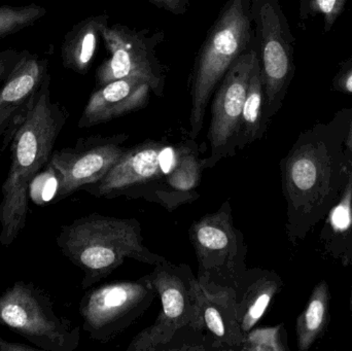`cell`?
Wrapping results in <instances>:
<instances>
[{"label": "cell", "mask_w": 352, "mask_h": 351, "mask_svg": "<svg viewBox=\"0 0 352 351\" xmlns=\"http://www.w3.org/2000/svg\"><path fill=\"white\" fill-rule=\"evenodd\" d=\"M45 14L47 10L43 6L34 3L22 6H0V38L32 26Z\"/></svg>", "instance_id": "cell-23"}, {"label": "cell", "mask_w": 352, "mask_h": 351, "mask_svg": "<svg viewBox=\"0 0 352 351\" xmlns=\"http://www.w3.org/2000/svg\"><path fill=\"white\" fill-rule=\"evenodd\" d=\"M333 87L338 92L352 95V59L347 61L339 70L333 80Z\"/></svg>", "instance_id": "cell-28"}, {"label": "cell", "mask_w": 352, "mask_h": 351, "mask_svg": "<svg viewBox=\"0 0 352 351\" xmlns=\"http://www.w3.org/2000/svg\"><path fill=\"white\" fill-rule=\"evenodd\" d=\"M256 57L254 38L250 49L236 60L213 93L207 133L209 156L202 159L204 170L214 168L223 159L231 158L238 152L242 111Z\"/></svg>", "instance_id": "cell-10"}, {"label": "cell", "mask_w": 352, "mask_h": 351, "mask_svg": "<svg viewBox=\"0 0 352 351\" xmlns=\"http://www.w3.org/2000/svg\"><path fill=\"white\" fill-rule=\"evenodd\" d=\"M128 139L126 133L92 135L80 138L72 148L54 150L50 164L59 175V189L53 203L103 179L125 152Z\"/></svg>", "instance_id": "cell-13"}, {"label": "cell", "mask_w": 352, "mask_h": 351, "mask_svg": "<svg viewBox=\"0 0 352 351\" xmlns=\"http://www.w3.org/2000/svg\"><path fill=\"white\" fill-rule=\"evenodd\" d=\"M344 150L346 156L349 157V159H352V117L351 122H349L346 136H345Z\"/></svg>", "instance_id": "cell-31"}, {"label": "cell", "mask_w": 352, "mask_h": 351, "mask_svg": "<svg viewBox=\"0 0 352 351\" xmlns=\"http://www.w3.org/2000/svg\"><path fill=\"white\" fill-rule=\"evenodd\" d=\"M58 189L59 175L49 162L31 181L29 185V197L36 205L53 203Z\"/></svg>", "instance_id": "cell-25"}, {"label": "cell", "mask_w": 352, "mask_h": 351, "mask_svg": "<svg viewBox=\"0 0 352 351\" xmlns=\"http://www.w3.org/2000/svg\"><path fill=\"white\" fill-rule=\"evenodd\" d=\"M49 73L47 58L24 49L20 61L0 88V138L14 113L39 90Z\"/></svg>", "instance_id": "cell-18"}, {"label": "cell", "mask_w": 352, "mask_h": 351, "mask_svg": "<svg viewBox=\"0 0 352 351\" xmlns=\"http://www.w3.org/2000/svg\"><path fill=\"white\" fill-rule=\"evenodd\" d=\"M182 141L148 139L125 150L103 179L82 188L96 198L129 197L140 188L164 177L175 166Z\"/></svg>", "instance_id": "cell-12"}, {"label": "cell", "mask_w": 352, "mask_h": 351, "mask_svg": "<svg viewBox=\"0 0 352 351\" xmlns=\"http://www.w3.org/2000/svg\"><path fill=\"white\" fill-rule=\"evenodd\" d=\"M324 220L320 233V251L343 267H349L352 264V159L342 193Z\"/></svg>", "instance_id": "cell-19"}, {"label": "cell", "mask_w": 352, "mask_h": 351, "mask_svg": "<svg viewBox=\"0 0 352 351\" xmlns=\"http://www.w3.org/2000/svg\"><path fill=\"white\" fill-rule=\"evenodd\" d=\"M142 231L136 218L94 212L62 226L56 242L62 255L82 270V288L87 290L111 275L126 260L151 266L166 260L144 245Z\"/></svg>", "instance_id": "cell-3"}, {"label": "cell", "mask_w": 352, "mask_h": 351, "mask_svg": "<svg viewBox=\"0 0 352 351\" xmlns=\"http://www.w3.org/2000/svg\"><path fill=\"white\" fill-rule=\"evenodd\" d=\"M351 117L352 109H343L330 123L302 132L281 160L285 234L294 247L324 220L342 193L349 162L344 139Z\"/></svg>", "instance_id": "cell-1"}, {"label": "cell", "mask_w": 352, "mask_h": 351, "mask_svg": "<svg viewBox=\"0 0 352 351\" xmlns=\"http://www.w3.org/2000/svg\"><path fill=\"white\" fill-rule=\"evenodd\" d=\"M202 159L195 139L182 140L175 166L164 177L129 196L130 199H144L159 204L168 212L199 199L198 189L202 179Z\"/></svg>", "instance_id": "cell-14"}, {"label": "cell", "mask_w": 352, "mask_h": 351, "mask_svg": "<svg viewBox=\"0 0 352 351\" xmlns=\"http://www.w3.org/2000/svg\"><path fill=\"white\" fill-rule=\"evenodd\" d=\"M157 296L148 274L136 280L109 282L92 288L78 306L82 329L91 339L107 343L138 321Z\"/></svg>", "instance_id": "cell-9"}, {"label": "cell", "mask_w": 352, "mask_h": 351, "mask_svg": "<svg viewBox=\"0 0 352 351\" xmlns=\"http://www.w3.org/2000/svg\"><path fill=\"white\" fill-rule=\"evenodd\" d=\"M269 121L283 106L295 76V37L279 0H250Z\"/></svg>", "instance_id": "cell-8"}, {"label": "cell", "mask_w": 352, "mask_h": 351, "mask_svg": "<svg viewBox=\"0 0 352 351\" xmlns=\"http://www.w3.org/2000/svg\"><path fill=\"white\" fill-rule=\"evenodd\" d=\"M148 1L154 4L157 8H162V10L176 14V16L184 14L190 5L188 0H148Z\"/></svg>", "instance_id": "cell-29"}, {"label": "cell", "mask_w": 352, "mask_h": 351, "mask_svg": "<svg viewBox=\"0 0 352 351\" xmlns=\"http://www.w3.org/2000/svg\"><path fill=\"white\" fill-rule=\"evenodd\" d=\"M188 238L196 253L199 284L234 290L248 269V245L234 224L229 200L217 212L195 220L188 229Z\"/></svg>", "instance_id": "cell-7"}, {"label": "cell", "mask_w": 352, "mask_h": 351, "mask_svg": "<svg viewBox=\"0 0 352 351\" xmlns=\"http://www.w3.org/2000/svg\"><path fill=\"white\" fill-rule=\"evenodd\" d=\"M254 38L250 0H227L195 62L188 137L196 139L202 131L213 93L236 60L250 49Z\"/></svg>", "instance_id": "cell-4"}, {"label": "cell", "mask_w": 352, "mask_h": 351, "mask_svg": "<svg viewBox=\"0 0 352 351\" xmlns=\"http://www.w3.org/2000/svg\"><path fill=\"white\" fill-rule=\"evenodd\" d=\"M148 275L160 298V313L154 324L131 340L127 350L170 351L182 338L199 332L195 328L198 280L190 266L167 259Z\"/></svg>", "instance_id": "cell-5"}, {"label": "cell", "mask_w": 352, "mask_h": 351, "mask_svg": "<svg viewBox=\"0 0 352 351\" xmlns=\"http://www.w3.org/2000/svg\"><path fill=\"white\" fill-rule=\"evenodd\" d=\"M39 350L35 346H27V344L14 343L8 342L0 337V351H36Z\"/></svg>", "instance_id": "cell-30"}, {"label": "cell", "mask_w": 352, "mask_h": 351, "mask_svg": "<svg viewBox=\"0 0 352 351\" xmlns=\"http://www.w3.org/2000/svg\"><path fill=\"white\" fill-rule=\"evenodd\" d=\"M285 325L254 327L244 335L241 351H289Z\"/></svg>", "instance_id": "cell-24"}, {"label": "cell", "mask_w": 352, "mask_h": 351, "mask_svg": "<svg viewBox=\"0 0 352 351\" xmlns=\"http://www.w3.org/2000/svg\"><path fill=\"white\" fill-rule=\"evenodd\" d=\"M51 74L43 80L38 99L10 144V165L1 188L0 243L10 247L26 227L29 185L50 162L69 113L51 99Z\"/></svg>", "instance_id": "cell-2"}, {"label": "cell", "mask_w": 352, "mask_h": 351, "mask_svg": "<svg viewBox=\"0 0 352 351\" xmlns=\"http://www.w3.org/2000/svg\"><path fill=\"white\" fill-rule=\"evenodd\" d=\"M346 1L347 0H301L300 16L302 19L309 16H322L324 18V29L328 32L342 14Z\"/></svg>", "instance_id": "cell-26"}, {"label": "cell", "mask_w": 352, "mask_h": 351, "mask_svg": "<svg viewBox=\"0 0 352 351\" xmlns=\"http://www.w3.org/2000/svg\"><path fill=\"white\" fill-rule=\"evenodd\" d=\"M195 328L204 335L208 350L241 351L244 334L238 323L234 290L197 286Z\"/></svg>", "instance_id": "cell-15"}, {"label": "cell", "mask_w": 352, "mask_h": 351, "mask_svg": "<svg viewBox=\"0 0 352 351\" xmlns=\"http://www.w3.org/2000/svg\"><path fill=\"white\" fill-rule=\"evenodd\" d=\"M24 51H16L14 49L0 51V84L8 78L14 66L20 61Z\"/></svg>", "instance_id": "cell-27"}, {"label": "cell", "mask_w": 352, "mask_h": 351, "mask_svg": "<svg viewBox=\"0 0 352 351\" xmlns=\"http://www.w3.org/2000/svg\"><path fill=\"white\" fill-rule=\"evenodd\" d=\"M0 325L43 351H74L80 329L59 317L51 296L32 282H14L0 295Z\"/></svg>", "instance_id": "cell-6"}, {"label": "cell", "mask_w": 352, "mask_h": 351, "mask_svg": "<svg viewBox=\"0 0 352 351\" xmlns=\"http://www.w3.org/2000/svg\"><path fill=\"white\" fill-rule=\"evenodd\" d=\"M160 35L150 37L122 24L107 25L102 33L109 57L95 72L96 86L124 78L146 80L153 94L163 96L166 74L164 66L156 56V45Z\"/></svg>", "instance_id": "cell-11"}, {"label": "cell", "mask_w": 352, "mask_h": 351, "mask_svg": "<svg viewBox=\"0 0 352 351\" xmlns=\"http://www.w3.org/2000/svg\"><path fill=\"white\" fill-rule=\"evenodd\" d=\"M269 124L270 121L267 117L266 96H265L262 68H261L258 54L252 67V76H250L243 111H242L238 150H243L256 140L262 139L268 129Z\"/></svg>", "instance_id": "cell-21"}, {"label": "cell", "mask_w": 352, "mask_h": 351, "mask_svg": "<svg viewBox=\"0 0 352 351\" xmlns=\"http://www.w3.org/2000/svg\"><path fill=\"white\" fill-rule=\"evenodd\" d=\"M331 319V292L326 280L316 284L296 323L298 350L307 351L328 329Z\"/></svg>", "instance_id": "cell-22"}, {"label": "cell", "mask_w": 352, "mask_h": 351, "mask_svg": "<svg viewBox=\"0 0 352 351\" xmlns=\"http://www.w3.org/2000/svg\"><path fill=\"white\" fill-rule=\"evenodd\" d=\"M283 280L273 270L246 269L234 288L238 323L244 335L256 327L281 292Z\"/></svg>", "instance_id": "cell-17"}, {"label": "cell", "mask_w": 352, "mask_h": 351, "mask_svg": "<svg viewBox=\"0 0 352 351\" xmlns=\"http://www.w3.org/2000/svg\"><path fill=\"white\" fill-rule=\"evenodd\" d=\"M107 14H97L74 25L64 37L61 59L64 67L78 74H87L96 57L99 41L109 25Z\"/></svg>", "instance_id": "cell-20"}, {"label": "cell", "mask_w": 352, "mask_h": 351, "mask_svg": "<svg viewBox=\"0 0 352 351\" xmlns=\"http://www.w3.org/2000/svg\"><path fill=\"white\" fill-rule=\"evenodd\" d=\"M351 319H352V286H351Z\"/></svg>", "instance_id": "cell-32"}, {"label": "cell", "mask_w": 352, "mask_h": 351, "mask_svg": "<svg viewBox=\"0 0 352 351\" xmlns=\"http://www.w3.org/2000/svg\"><path fill=\"white\" fill-rule=\"evenodd\" d=\"M152 94L150 84L138 78H120L97 87L82 111L78 127L87 129L140 111L150 102Z\"/></svg>", "instance_id": "cell-16"}]
</instances>
